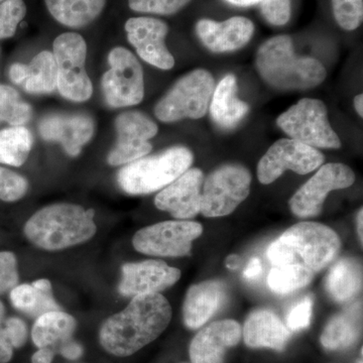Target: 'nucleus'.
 Instances as JSON below:
<instances>
[{
	"label": "nucleus",
	"mask_w": 363,
	"mask_h": 363,
	"mask_svg": "<svg viewBox=\"0 0 363 363\" xmlns=\"http://www.w3.org/2000/svg\"><path fill=\"white\" fill-rule=\"evenodd\" d=\"M171 320V305L161 294L135 296L125 309L105 320L100 345L114 357H130L160 337Z\"/></svg>",
	"instance_id": "1"
},
{
	"label": "nucleus",
	"mask_w": 363,
	"mask_h": 363,
	"mask_svg": "<svg viewBox=\"0 0 363 363\" xmlns=\"http://www.w3.org/2000/svg\"><path fill=\"white\" fill-rule=\"evenodd\" d=\"M340 248V238L330 227L317 222H301L269 245L267 257L272 266L297 264L317 272L336 259Z\"/></svg>",
	"instance_id": "2"
},
{
	"label": "nucleus",
	"mask_w": 363,
	"mask_h": 363,
	"mask_svg": "<svg viewBox=\"0 0 363 363\" xmlns=\"http://www.w3.org/2000/svg\"><path fill=\"white\" fill-rule=\"evenodd\" d=\"M255 65L267 84L279 90H308L321 84L326 70L318 60L298 57L292 38L277 35L266 40L257 52Z\"/></svg>",
	"instance_id": "3"
},
{
	"label": "nucleus",
	"mask_w": 363,
	"mask_h": 363,
	"mask_svg": "<svg viewBox=\"0 0 363 363\" xmlns=\"http://www.w3.org/2000/svg\"><path fill=\"white\" fill-rule=\"evenodd\" d=\"M94 211L59 203L43 208L25 225L26 238L45 250H62L91 240L97 231Z\"/></svg>",
	"instance_id": "4"
},
{
	"label": "nucleus",
	"mask_w": 363,
	"mask_h": 363,
	"mask_svg": "<svg viewBox=\"0 0 363 363\" xmlns=\"http://www.w3.org/2000/svg\"><path fill=\"white\" fill-rule=\"evenodd\" d=\"M193 154L185 147H173L156 156L130 162L117 174L119 187L130 195H147L169 185L190 169Z\"/></svg>",
	"instance_id": "5"
},
{
	"label": "nucleus",
	"mask_w": 363,
	"mask_h": 363,
	"mask_svg": "<svg viewBox=\"0 0 363 363\" xmlns=\"http://www.w3.org/2000/svg\"><path fill=\"white\" fill-rule=\"evenodd\" d=\"M214 78L209 71L197 69L175 83L155 107L162 123L199 119L206 114L214 92Z\"/></svg>",
	"instance_id": "6"
},
{
	"label": "nucleus",
	"mask_w": 363,
	"mask_h": 363,
	"mask_svg": "<svg viewBox=\"0 0 363 363\" xmlns=\"http://www.w3.org/2000/svg\"><path fill=\"white\" fill-rule=\"evenodd\" d=\"M281 130L297 140L315 149H340L341 140L333 130L323 101L303 98L278 117Z\"/></svg>",
	"instance_id": "7"
},
{
	"label": "nucleus",
	"mask_w": 363,
	"mask_h": 363,
	"mask_svg": "<svg viewBox=\"0 0 363 363\" xmlns=\"http://www.w3.org/2000/svg\"><path fill=\"white\" fill-rule=\"evenodd\" d=\"M252 177L245 167L224 164L205 180L200 212L206 217H222L233 213L250 192Z\"/></svg>",
	"instance_id": "8"
},
{
	"label": "nucleus",
	"mask_w": 363,
	"mask_h": 363,
	"mask_svg": "<svg viewBox=\"0 0 363 363\" xmlns=\"http://www.w3.org/2000/svg\"><path fill=\"white\" fill-rule=\"evenodd\" d=\"M52 48L58 69L57 89L71 101H87L92 96L93 85L85 70V40L79 33H65L55 40Z\"/></svg>",
	"instance_id": "9"
},
{
	"label": "nucleus",
	"mask_w": 363,
	"mask_h": 363,
	"mask_svg": "<svg viewBox=\"0 0 363 363\" xmlns=\"http://www.w3.org/2000/svg\"><path fill=\"white\" fill-rule=\"evenodd\" d=\"M111 69L102 77L105 100L114 108L140 104L145 96L143 67L125 48L116 47L108 55Z\"/></svg>",
	"instance_id": "10"
},
{
	"label": "nucleus",
	"mask_w": 363,
	"mask_h": 363,
	"mask_svg": "<svg viewBox=\"0 0 363 363\" xmlns=\"http://www.w3.org/2000/svg\"><path fill=\"white\" fill-rule=\"evenodd\" d=\"M202 233L203 227L198 222L164 221L138 230L133 245L138 252L152 257H185Z\"/></svg>",
	"instance_id": "11"
},
{
	"label": "nucleus",
	"mask_w": 363,
	"mask_h": 363,
	"mask_svg": "<svg viewBox=\"0 0 363 363\" xmlns=\"http://www.w3.org/2000/svg\"><path fill=\"white\" fill-rule=\"evenodd\" d=\"M322 152L292 138H281L274 143L257 166V178L264 185L274 183L291 169L298 175H307L322 166Z\"/></svg>",
	"instance_id": "12"
},
{
	"label": "nucleus",
	"mask_w": 363,
	"mask_h": 363,
	"mask_svg": "<svg viewBox=\"0 0 363 363\" xmlns=\"http://www.w3.org/2000/svg\"><path fill=\"white\" fill-rule=\"evenodd\" d=\"M355 182L354 172L340 162H329L306 182L289 201L296 216L314 217L321 213L327 196L332 191L346 189Z\"/></svg>",
	"instance_id": "13"
},
{
	"label": "nucleus",
	"mask_w": 363,
	"mask_h": 363,
	"mask_svg": "<svg viewBox=\"0 0 363 363\" xmlns=\"http://www.w3.org/2000/svg\"><path fill=\"white\" fill-rule=\"evenodd\" d=\"M117 142L109 152L107 162L111 166L130 164L147 156L152 150L150 138L159 128L149 116L140 111H128L116 119Z\"/></svg>",
	"instance_id": "14"
},
{
	"label": "nucleus",
	"mask_w": 363,
	"mask_h": 363,
	"mask_svg": "<svg viewBox=\"0 0 363 363\" xmlns=\"http://www.w3.org/2000/svg\"><path fill=\"white\" fill-rule=\"evenodd\" d=\"M128 42L138 56L150 65L162 70H171L175 60L166 45L169 28L166 23L154 18H131L126 21Z\"/></svg>",
	"instance_id": "15"
},
{
	"label": "nucleus",
	"mask_w": 363,
	"mask_h": 363,
	"mask_svg": "<svg viewBox=\"0 0 363 363\" xmlns=\"http://www.w3.org/2000/svg\"><path fill=\"white\" fill-rule=\"evenodd\" d=\"M121 272L118 291L125 297L162 292L181 278L180 269L156 259L123 264Z\"/></svg>",
	"instance_id": "16"
},
{
	"label": "nucleus",
	"mask_w": 363,
	"mask_h": 363,
	"mask_svg": "<svg viewBox=\"0 0 363 363\" xmlns=\"http://www.w3.org/2000/svg\"><path fill=\"white\" fill-rule=\"evenodd\" d=\"M204 174L198 168L189 169L156 196L155 205L179 220H187L200 213Z\"/></svg>",
	"instance_id": "17"
},
{
	"label": "nucleus",
	"mask_w": 363,
	"mask_h": 363,
	"mask_svg": "<svg viewBox=\"0 0 363 363\" xmlns=\"http://www.w3.org/2000/svg\"><path fill=\"white\" fill-rule=\"evenodd\" d=\"M40 135L48 142H58L69 156L77 157L94 135V121L82 113L50 114L40 121Z\"/></svg>",
	"instance_id": "18"
},
{
	"label": "nucleus",
	"mask_w": 363,
	"mask_h": 363,
	"mask_svg": "<svg viewBox=\"0 0 363 363\" xmlns=\"http://www.w3.org/2000/svg\"><path fill=\"white\" fill-rule=\"evenodd\" d=\"M242 330L234 320H221L208 325L190 344L192 363H223L227 350L240 343Z\"/></svg>",
	"instance_id": "19"
},
{
	"label": "nucleus",
	"mask_w": 363,
	"mask_h": 363,
	"mask_svg": "<svg viewBox=\"0 0 363 363\" xmlns=\"http://www.w3.org/2000/svg\"><path fill=\"white\" fill-rule=\"evenodd\" d=\"M196 33L210 51L233 52L245 47L252 40L255 25L245 16H233L222 23L204 18L198 21Z\"/></svg>",
	"instance_id": "20"
},
{
	"label": "nucleus",
	"mask_w": 363,
	"mask_h": 363,
	"mask_svg": "<svg viewBox=\"0 0 363 363\" xmlns=\"http://www.w3.org/2000/svg\"><path fill=\"white\" fill-rule=\"evenodd\" d=\"M226 300L225 285L218 281H203L189 289L184 302L186 326L198 329L218 311Z\"/></svg>",
	"instance_id": "21"
},
{
	"label": "nucleus",
	"mask_w": 363,
	"mask_h": 363,
	"mask_svg": "<svg viewBox=\"0 0 363 363\" xmlns=\"http://www.w3.org/2000/svg\"><path fill=\"white\" fill-rule=\"evenodd\" d=\"M243 338L252 348H269L277 351L285 350L290 331L274 313L269 310L253 312L245 321Z\"/></svg>",
	"instance_id": "22"
},
{
	"label": "nucleus",
	"mask_w": 363,
	"mask_h": 363,
	"mask_svg": "<svg viewBox=\"0 0 363 363\" xmlns=\"http://www.w3.org/2000/svg\"><path fill=\"white\" fill-rule=\"evenodd\" d=\"M210 114L219 128L231 130L247 116L250 107L238 97V80L233 74L222 79L215 88Z\"/></svg>",
	"instance_id": "23"
},
{
	"label": "nucleus",
	"mask_w": 363,
	"mask_h": 363,
	"mask_svg": "<svg viewBox=\"0 0 363 363\" xmlns=\"http://www.w3.org/2000/svg\"><path fill=\"white\" fill-rule=\"evenodd\" d=\"M77 322L68 313L57 310L37 317L32 329L33 343L38 348L56 350L62 343L73 337Z\"/></svg>",
	"instance_id": "24"
},
{
	"label": "nucleus",
	"mask_w": 363,
	"mask_h": 363,
	"mask_svg": "<svg viewBox=\"0 0 363 363\" xmlns=\"http://www.w3.org/2000/svg\"><path fill=\"white\" fill-rule=\"evenodd\" d=\"M52 18L69 28H82L96 20L106 0H45Z\"/></svg>",
	"instance_id": "25"
},
{
	"label": "nucleus",
	"mask_w": 363,
	"mask_h": 363,
	"mask_svg": "<svg viewBox=\"0 0 363 363\" xmlns=\"http://www.w3.org/2000/svg\"><path fill=\"white\" fill-rule=\"evenodd\" d=\"M362 285V267L351 259L338 260L326 279L327 291L337 302L350 301L359 292Z\"/></svg>",
	"instance_id": "26"
},
{
	"label": "nucleus",
	"mask_w": 363,
	"mask_h": 363,
	"mask_svg": "<svg viewBox=\"0 0 363 363\" xmlns=\"http://www.w3.org/2000/svg\"><path fill=\"white\" fill-rule=\"evenodd\" d=\"M23 89L30 94L50 93L57 89L58 69L52 52L44 51L38 54L30 65H26Z\"/></svg>",
	"instance_id": "27"
},
{
	"label": "nucleus",
	"mask_w": 363,
	"mask_h": 363,
	"mask_svg": "<svg viewBox=\"0 0 363 363\" xmlns=\"http://www.w3.org/2000/svg\"><path fill=\"white\" fill-rule=\"evenodd\" d=\"M11 301L16 310L33 317L61 310L52 297V290H40L33 284L14 286L11 292Z\"/></svg>",
	"instance_id": "28"
},
{
	"label": "nucleus",
	"mask_w": 363,
	"mask_h": 363,
	"mask_svg": "<svg viewBox=\"0 0 363 363\" xmlns=\"http://www.w3.org/2000/svg\"><path fill=\"white\" fill-rule=\"evenodd\" d=\"M357 313L338 315L327 324L321 335V343L328 350H342L357 342L359 335Z\"/></svg>",
	"instance_id": "29"
},
{
	"label": "nucleus",
	"mask_w": 363,
	"mask_h": 363,
	"mask_svg": "<svg viewBox=\"0 0 363 363\" xmlns=\"http://www.w3.org/2000/svg\"><path fill=\"white\" fill-rule=\"evenodd\" d=\"M33 143L32 133L23 126L0 131V162L21 167L28 160Z\"/></svg>",
	"instance_id": "30"
},
{
	"label": "nucleus",
	"mask_w": 363,
	"mask_h": 363,
	"mask_svg": "<svg viewBox=\"0 0 363 363\" xmlns=\"http://www.w3.org/2000/svg\"><path fill=\"white\" fill-rule=\"evenodd\" d=\"M314 272L304 267L297 264H288V266H274L267 284L272 292L277 294H289L298 289L309 285L312 281Z\"/></svg>",
	"instance_id": "31"
},
{
	"label": "nucleus",
	"mask_w": 363,
	"mask_h": 363,
	"mask_svg": "<svg viewBox=\"0 0 363 363\" xmlns=\"http://www.w3.org/2000/svg\"><path fill=\"white\" fill-rule=\"evenodd\" d=\"M30 105L21 99L18 91L11 86L0 85V123L21 126L32 118Z\"/></svg>",
	"instance_id": "32"
},
{
	"label": "nucleus",
	"mask_w": 363,
	"mask_h": 363,
	"mask_svg": "<svg viewBox=\"0 0 363 363\" xmlns=\"http://www.w3.org/2000/svg\"><path fill=\"white\" fill-rule=\"evenodd\" d=\"M334 18L343 30H357L362 23L363 0H332Z\"/></svg>",
	"instance_id": "33"
},
{
	"label": "nucleus",
	"mask_w": 363,
	"mask_h": 363,
	"mask_svg": "<svg viewBox=\"0 0 363 363\" xmlns=\"http://www.w3.org/2000/svg\"><path fill=\"white\" fill-rule=\"evenodd\" d=\"M26 13L23 0H6L0 4V39L11 38Z\"/></svg>",
	"instance_id": "34"
},
{
	"label": "nucleus",
	"mask_w": 363,
	"mask_h": 363,
	"mask_svg": "<svg viewBox=\"0 0 363 363\" xmlns=\"http://www.w3.org/2000/svg\"><path fill=\"white\" fill-rule=\"evenodd\" d=\"M28 183L23 176L0 167V199L14 202L28 192Z\"/></svg>",
	"instance_id": "35"
},
{
	"label": "nucleus",
	"mask_w": 363,
	"mask_h": 363,
	"mask_svg": "<svg viewBox=\"0 0 363 363\" xmlns=\"http://www.w3.org/2000/svg\"><path fill=\"white\" fill-rule=\"evenodd\" d=\"M191 0H128L130 9L136 13L171 16L180 11Z\"/></svg>",
	"instance_id": "36"
},
{
	"label": "nucleus",
	"mask_w": 363,
	"mask_h": 363,
	"mask_svg": "<svg viewBox=\"0 0 363 363\" xmlns=\"http://www.w3.org/2000/svg\"><path fill=\"white\" fill-rule=\"evenodd\" d=\"M291 0H262L260 11L267 23L272 26H284L290 21Z\"/></svg>",
	"instance_id": "37"
},
{
	"label": "nucleus",
	"mask_w": 363,
	"mask_h": 363,
	"mask_svg": "<svg viewBox=\"0 0 363 363\" xmlns=\"http://www.w3.org/2000/svg\"><path fill=\"white\" fill-rule=\"evenodd\" d=\"M18 284V262L13 252H0V294L13 290Z\"/></svg>",
	"instance_id": "38"
},
{
	"label": "nucleus",
	"mask_w": 363,
	"mask_h": 363,
	"mask_svg": "<svg viewBox=\"0 0 363 363\" xmlns=\"http://www.w3.org/2000/svg\"><path fill=\"white\" fill-rule=\"evenodd\" d=\"M313 298L310 296L294 306L286 317V326L289 330L298 331L307 328L311 322Z\"/></svg>",
	"instance_id": "39"
},
{
	"label": "nucleus",
	"mask_w": 363,
	"mask_h": 363,
	"mask_svg": "<svg viewBox=\"0 0 363 363\" xmlns=\"http://www.w3.org/2000/svg\"><path fill=\"white\" fill-rule=\"evenodd\" d=\"M4 331L13 348H21L25 345L28 339V327L20 318L11 317L6 319L4 324Z\"/></svg>",
	"instance_id": "40"
},
{
	"label": "nucleus",
	"mask_w": 363,
	"mask_h": 363,
	"mask_svg": "<svg viewBox=\"0 0 363 363\" xmlns=\"http://www.w3.org/2000/svg\"><path fill=\"white\" fill-rule=\"evenodd\" d=\"M57 350H58L62 357L66 358V359L72 360V362L79 359L84 353L83 346L72 338L62 343Z\"/></svg>",
	"instance_id": "41"
},
{
	"label": "nucleus",
	"mask_w": 363,
	"mask_h": 363,
	"mask_svg": "<svg viewBox=\"0 0 363 363\" xmlns=\"http://www.w3.org/2000/svg\"><path fill=\"white\" fill-rule=\"evenodd\" d=\"M13 355V347L11 342L7 340L4 334V327L0 329V363L11 362Z\"/></svg>",
	"instance_id": "42"
},
{
	"label": "nucleus",
	"mask_w": 363,
	"mask_h": 363,
	"mask_svg": "<svg viewBox=\"0 0 363 363\" xmlns=\"http://www.w3.org/2000/svg\"><path fill=\"white\" fill-rule=\"evenodd\" d=\"M56 350L50 347L39 348L32 357V363H52Z\"/></svg>",
	"instance_id": "43"
},
{
	"label": "nucleus",
	"mask_w": 363,
	"mask_h": 363,
	"mask_svg": "<svg viewBox=\"0 0 363 363\" xmlns=\"http://www.w3.org/2000/svg\"><path fill=\"white\" fill-rule=\"evenodd\" d=\"M26 65L23 64L16 63L9 69V77L16 84H23L26 79Z\"/></svg>",
	"instance_id": "44"
},
{
	"label": "nucleus",
	"mask_w": 363,
	"mask_h": 363,
	"mask_svg": "<svg viewBox=\"0 0 363 363\" xmlns=\"http://www.w3.org/2000/svg\"><path fill=\"white\" fill-rule=\"evenodd\" d=\"M262 262H260L259 259L253 257V259L250 260V264H247V267H245V271H243V277L248 279H255L262 274Z\"/></svg>",
	"instance_id": "45"
},
{
	"label": "nucleus",
	"mask_w": 363,
	"mask_h": 363,
	"mask_svg": "<svg viewBox=\"0 0 363 363\" xmlns=\"http://www.w3.org/2000/svg\"><path fill=\"white\" fill-rule=\"evenodd\" d=\"M229 4L238 6H250L253 4H260L262 0H226Z\"/></svg>",
	"instance_id": "46"
},
{
	"label": "nucleus",
	"mask_w": 363,
	"mask_h": 363,
	"mask_svg": "<svg viewBox=\"0 0 363 363\" xmlns=\"http://www.w3.org/2000/svg\"><path fill=\"white\" fill-rule=\"evenodd\" d=\"M354 108L358 116H363V97L362 94L357 95L354 98Z\"/></svg>",
	"instance_id": "47"
},
{
	"label": "nucleus",
	"mask_w": 363,
	"mask_h": 363,
	"mask_svg": "<svg viewBox=\"0 0 363 363\" xmlns=\"http://www.w3.org/2000/svg\"><path fill=\"white\" fill-rule=\"evenodd\" d=\"M238 262H240V257L238 255H230L226 260V266L228 269H235L238 267Z\"/></svg>",
	"instance_id": "48"
},
{
	"label": "nucleus",
	"mask_w": 363,
	"mask_h": 363,
	"mask_svg": "<svg viewBox=\"0 0 363 363\" xmlns=\"http://www.w3.org/2000/svg\"><path fill=\"white\" fill-rule=\"evenodd\" d=\"M362 213H363L362 209H360L359 213H358V217H357L358 235H359L360 240H362V238H363V235H362V221H363Z\"/></svg>",
	"instance_id": "49"
},
{
	"label": "nucleus",
	"mask_w": 363,
	"mask_h": 363,
	"mask_svg": "<svg viewBox=\"0 0 363 363\" xmlns=\"http://www.w3.org/2000/svg\"><path fill=\"white\" fill-rule=\"evenodd\" d=\"M4 321H6V318L0 316V329L4 327Z\"/></svg>",
	"instance_id": "50"
},
{
	"label": "nucleus",
	"mask_w": 363,
	"mask_h": 363,
	"mask_svg": "<svg viewBox=\"0 0 363 363\" xmlns=\"http://www.w3.org/2000/svg\"><path fill=\"white\" fill-rule=\"evenodd\" d=\"M0 1H1V0H0Z\"/></svg>",
	"instance_id": "51"
}]
</instances>
